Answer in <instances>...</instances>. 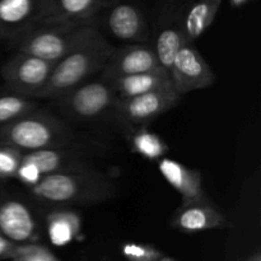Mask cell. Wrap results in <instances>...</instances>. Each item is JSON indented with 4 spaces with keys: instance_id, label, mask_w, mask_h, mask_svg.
Listing matches in <instances>:
<instances>
[{
    "instance_id": "obj_1",
    "label": "cell",
    "mask_w": 261,
    "mask_h": 261,
    "mask_svg": "<svg viewBox=\"0 0 261 261\" xmlns=\"http://www.w3.org/2000/svg\"><path fill=\"white\" fill-rule=\"evenodd\" d=\"M115 46L93 24L84 27L78 42L54 65L36 99H58L101 73Z\"/></svg>"
},
{
    "instance_id": "obj_2",
    "label": "cell",
    "mask_w": 261,
    "mask_h": 261,
    "mask_svg": "<svg viewBox=\"0 0 261 261\" xmlns=\"http://www.w3.org/2000/svg\"><path fill=\"white\" fill-rule=\"evenodd\" d=\"M30 193L36 200L48 205H88L114 198L116 186L109 176L93 168L45 176Z\"/></svg>"
},
{
    "instance_id": "obj_3",
    "label": "cell",
    "mask_w": 261,
    "mask_h": 261,
    "mask_svg": "<svg viewBox=\"0 0 261 261\" xmlns=\"http://www.w3.org/2000/svg\"><path fill=\"white\" fill-rule=\"evenodd\" d=\"M69 127L47 114L33 111L8 125L0 126V144L24 153L70 144Z\"/></svg>"
},
{
    "instance_id": "obj_4",
    "label": "cell",
    "mask_w": 261,
    "mask_h": 261,
    "mask_svg": "<svg viewBox=\"0 0 261 261\" xmlns=\"http://www.w3.org/2000/svg\"><path fill=\"white\" fill-rule=\"evenodd\" d=\"M88 24L92 23L43 20L12 42L18 53L56 64L74 47Z\"/></svg>"
},
{
    "instance_id": "obj_5",
    "label": "cell",
    "mask_w": 261,
    "mask_h": 261,
    "mask_svg": "<svg viewBox=\"0 0 261 261\" xmlns=\"http://www.w3.org/2000/svg\"><path fill=\"white\" fill-rule=\"evenodd\" d=\"M180 99L172 86L165 87L132 98L117 99L112 114L117 124L130 135L149 126L158 116L173 109Z\"/></svg>"
},
{
    "instance_id": "obj_6",
    "label": "cell",
    "mask_w": 261,
    "mask_h": 261,
    "mask_svg": "<svg viewBox=\"0 0 261 261\" xmlns=\"http://www.w3.org/2000/svg\"><path fill=\"white\" fill-rule=\"evenodd\" d=\"M60 111L81 122L94 121L114 110L117 97L109 81L91 79L55 99Z\"/></svg>"
},
{
    "instance_id": "obj_7",
    "label": "cell",
    "mask_w": 261,
    "mask_h": 261,
    "mask_svg": "<svg viewBox=\"0 0 261 261\" xmlns=\"http://www.w3.org/2000/svg\"><path fill=\"white\" fill-rule=\"evenodd\" d=\"M55 64L15 51L2 68L5 84L15 93L35 98L45 87Z\"/></svg>"
},
{
    "instance_id": "obj_8",
    "label": "cell",
    "mask_w": 261,
    "mask_h": 261,
    "mask_svg": "<svg viewBox=\"0 0 261 261\" xmlns=\"http://www.w3.org/2000/svg\"><path fill=\"white\" fill-rule=\"evenodd\" d=\"M170 78L180 97L209 88L216 83V74L193 43H185L180 48L171 66Z\"/></svg>"
},
{
    "instance_id": "obj_9",
    "label": "cell",
    "mask_w": 261,
    "mask_h": 261,
    "mask_svg": "<svg viewBox=\"0 0 261 261\" xmlns=\"http://www.w3.org/2000/svg\"><path fill=\"white\" fill-rule=\"evenodd\" d=\"M51 0H0V38L13 41L50 17Z\"/></svg>"
},
{
    "instance_id": "obj_10",
    "label": "cell",
    "mask_w": 261,
    "mask_h": 261,
    "mask_svg": "<svg viewBox=\"0 0 261 261\" xmlns=\"http://www.w3.org/2000/svg\"><path fill=\"white\" fill-rule=\"evenodd\" d=\"M22 160L33 166L41 178L54 173L93 170L88 150L81 145H74V143L24 153Z\"/></svg>"
},
{
    "instance_id": "obj_11",
    "label": "cell",
    "mask_w": 261,
    "mask_h": 261,
    "mask_svg": "<svg viewBox=\"0 0 261 261\" xmlns=\"http://www.w3.org/2000/svg\"><path fill=\"white\" fill-rule=\"evenodd\" d=\"M161 68L153 48L152 41L143 43H127L115 47L107 59L99 78L105 81L145 73Z\"/></svg>"
},
{
    "instance_id": "obj_12",
    "label": "cell",
    "mask_w": 261,
    "mask_h": 261,
    "mask_svg": "<svg viewBox=\"0 0 261 261\" xmlns=\"http://www.w3.org/2000/svg\"><path fill=\"white\" fill-rule=\"evenodd\" d=\"M105 27L112 38L124 42V45L150 41L144 15L133 3L115 4L105 17Z\"/></svg>"
},
{
    "instance_id": "obj_13",
    "label": "cell",
    "mask_w": 261,
    "mask_h": 261,
    "mask_svg": "<svg viewBox=\"0 0 261 261\" xmlns=\"http://www.w3.org/2000/svg\"><path fill=\"white\" fill-rule=\"evenodd\" d=\"M171 226L185 233H196L209 229L228 228L232 223L209 198H206L181 204L173 214Z\"/></svg>"
},
{
    "instance_id": "obj_14",
    "label": "cell",
    "mask_w": 261,
    "mask_h": 261,
    "mask_svg": "<svg viewBox=\"0 0 261 261\" xmlns=\"http://www.w3.org/2000/svg\"><path fill=\"white\" fill-rule=\"evenodd\" d=\"M0 233L18 245L37 244L40 240L37 221L31 209L13 199L0 203Z\"/></svg>"
},
{
    "instance_id": "obj_15",
    "label": "cell",
    "mask_w": 261,
    "mask_h": 261,
    "mask_svg": "<svg viewBox=\"0 0 261 261\" xmlns=\"http://www.w3.org/2000/svg\"><path fill=\"white\" fill-rule=\"evenodd\" d=\"M158 170L168 185L177 191L182 204L208 198L203 189V178L199 171L190 170L182 163L165 157L158 161Z\"/></svg>"
},
{
    "instance_id": "obj_16",
    "label": "cell",
    "mask_w": 261,
    "mask_h": 261,
    "mask_svg": "<svg viewBox=\"0 0 261 261\" xmlns=\"http://www.w3.org/2000/svg\"><path fill=\"white\" fill-rule=\"evenodd\" d=\"M109 82L111 83L117 99L132 98L140 94L149 93L155 89L172 86L170 75L162 68H157L145 73L121 76Z\"/></svg>"
},
{
    "instance_id": "obj_17",
    "label": "cell",
    "mask_w": 261,
    "mask_h": 261,
    "mask_svg": "<svg viewBox=\"0 0 261 261\" xmlns=\"http://www.w3.org/2000/svg\"><path fill=\"white\" fill-rule=\"evenodd\" d=\"M222 3L223 0H198L189 8L181 22L186 43H193L204 35L216 19Z\"/></svg>"
},
{
    "instance_id": "obj_18",
    "label": "cell",
    "mask_w": 261,
    "mask_h": 261,
    "mask_svg": "<svg viewBox=\"0 0 261 261\" xmlns=\"http://www.w3.org/2000/svg\"><path fill=\"white\" fill-rule=\"evenodd\" d=\"M105 5L106 0H51L47 20L91 23Z\"/></svg>"
},
{
    "instance_id": "obj_19",
    "label": "cell",
    "mask_w": 261,
    "mask_h": 261,
    "mask_svg": "<svg viewBox=\"0 0 261 261\" xmlns=\"http://www.w3.org/2000/svg\"><path fill=\"white\" fill-rule=\"evenodd\" d=\"M81 226V216L70 209H56L46 218L47 236L51 244L56 246L70 244L78 236Z\"/></svg>"
},
{
    "instance_id": "obj_20",
    "label": "cell",
    "mask_w": 261,
    "mask_h": 261,
    "mask_svg": "<svg viewBox=\"0 0 261 261\" xmlns=\"http://www.w3.org/2000/svg\"><path fill=\"white\" fill-rule=\"evenodd\" d=\"M185 43L186 41L184 37L181 23L180 24L170 23V24L162 27L157 32L154 40L152 41L158 64L163 70L167 71L168 75H170L171 66H172L176 55Z\"/></svg>"
},
{
    "instance_id": "obj_21",
    "label": "cell",
    "mask_w": 261,
    "mask_h": 261,
    "mask_svg": "<svg viewBox=\"0 0 261 261\" xmlns=\"http://www.w3.org/2000/svg\"><path fill=\"white\" fill-rule=\"evenodd\" d=\"M132 148L135 153L150 161H160L165 157L168 147L162 138L148 127L139 129L129 135Z\"/></svg>"
},
{
    "instance_id": "obj_22",
    "label": "cell",
    "mask_w": 261,
    "mask_h": 261,
    "mask_svg": "<svg viewBox=\"0 0 261 261\" xmlns=\"http://www.w3.org/2000/svg\"><path fill=\"white\" fill-rule=\"evenodd\" d=\"M37 99L23 94L0 96V125H8L25 115L32 114L37 107Z\"/></svg>"
},
{
    "instance_id": "obj_23",
    "label": "cell",
    "mask_w": 261,
    "mask_h": 261,
    "mask_svg": "<svg viewBox=\"0 0 261 261\" xmlns=\"http://www.w3.org/2000/svg\"><path fill=\"white\" fill-rule=\"evenodd\" d=\"M122 256L129 261H155L163 257V252L149 244L126 242L121 246Z\"/></svg>"
},
{
    "instance_id": "obj_24",
    "label": "cell",
    "mask_w": 261,
    "mask_h": 261,
    "mask_svg": "<svg viewBox=\"0 0 261 261\" xmlns=\"http://www.w3.org/2000/svg\"><path fill=\"white\" fill-rule=\"evenodd\" d=\"M23 153L9 145L0 144V178H14Z\"/></svg>"
},
{
    "instance_id": "obj_25",
    "label": "cell",
    "mask_w": 261,
    "mask_h": 261,
    "mask_svg": "<svg viewBox=\"0 0 261 261\" xmlns=\"http://www.w3.org/2000/svg\"><path fill=\"white\" fill-rule=\"evenodd\" d=\"M12 261H60L47 247L40 244L24 245Z\"/></svg>"
},
{
    "instance_id": "obj_26",
    "label": "cell",
    "mask_w": 261,
    "mask_h": 261,
    "mask_svg": "<svg viewBox=\"0 0 261 261\" xmlns=\"http://www.w3.org/2000/svg\"><path fill=\"white\" fill-rule=\"evenodd\" d=\"M23 246L24 245L15 244L0 233V260H12L23 249Z\"/></svg>"
},
{
    "instance_id": "obj_27",
    "label": "cell",
    "mask_w": 261,
    "mask_h": 261,
    "mask_svg": "<svg viewBox=\"0 0 261 261\" xmlns=\"http://www.w3.org/2000/svg\"><path fill=\"white\" fill-rule=\"evenodd\" d=\"M249 2H250V0H229V3H231L232 7H234V8L242 7V5L247 4Z\"/></svg>"
},
{
    "instance_id": "obj_28",
    "label": "cell",
    "mask_w": 261,
    "mask_h": 261,
    "mask_svg": "<svg viewBox=\"0 0 261 261\" xmlns=\"http://www.w3.org/2000/svg\"><path fill=\"white\" fill-rule=\"evenodd\" d=\"M246 261H261V255H260V252L256 251L254 255H251V256H250L249 259H247Z\"/></svg>"
},
{
    "instance_id": "obj_29",
    "label": "cell",
    "mask_w": 261,
    "mask_h": 261,
    "mask_svg": "<svg viewBox=\"0 0 261 261\" xmlns=\"http://www.w3.org/2000/svg\"><path fill=\"white\" fill-rule=\"evenodd\" d=\"M155 261H175L172 259V257H167V256H163V257H161V259H158V260H155Z\"/></svg>"
}]
</instances>
